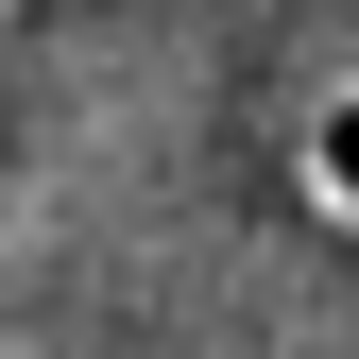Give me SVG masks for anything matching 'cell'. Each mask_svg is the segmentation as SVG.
I'll list each match as a JSON object with an SVG mask.
<instances>
[{
    "label": "cell",
    "instance_id": "6da1fadb",
    "mask_svg": "<svg viewBox=\"0 0 359 359\" xmlns=\"http://www.w3.org/2000/svg\"><path fill=\"white\" fill-rule=\"evenodd\" d=\"M308 171H325V205H359V86H342L325 120H308Z\"/></svg>",
    "mask_w": 359,
    "mask_h": 359
}]
</instances>
